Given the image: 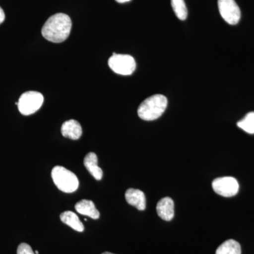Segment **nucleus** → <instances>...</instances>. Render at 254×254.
<instances>
[{
  "instance_id": "14",
  "label": "nucleus",
  "mask_w": 254,
  "mask_h": 254,
  "mask_svg": "<svg viewBox=\"0 0 254 254\" xmlns=\"http://www.w3.org/2000/svg\"><path fill=\"white\" fill-rule=\"evenodd\" d=\"M242 250L241 246L237 241L234 240H227L226 242L222 243L218 250H216L215 254H241Z\"/></svg>"
},
{
  "instance_id": "21",
  "label": "nucleus",
  "mask_w": 254,
  "mask_h": 254,
  "mask_svg": "<svg viewBox=\"0 0 254 254\" xmlns=\"http://www.w3.org/2000/svg\"><path fill=\"white\" fill-rule=\"evenodd\" d=\"M35 254H38V251H36V252H35Z\"/></svg>"
},
{
  "instance_id": "4",
  "label": "nucleus",
  "mask_w": 254,
  "mask_h": 254,
  "mask_svg": "<svg viewBox=\"0 0 254 254\" xmlns=\"http://www.w3.org/2000/svg\"><path fill=\"white\" fill-rule=\"evenodd\" d=\"M44 97L39 92L28 91L23 93L16 105L20 113L25 116L34 114L41 108Z\"/></svg>"
},
{
  "instance_id": "15",
  "label": "nucleus",
  "mask_w": 254,
  "mask_h": 254,
  "mask_svg": "<svg viewBox=\"0 0 254 254\" xmlns=\"http://www.w3.org/2000/svg\"><path fill=\"white\" fill-rule=\"evenodd\" d=\"M172 7L177 18L182 21L187 19L188 11L185 0H171Z\"/></svg>"
},
{
  "instance_id": "9",
  "label": "nucleus",
  "mask_w": 254,
  "mask_h": 254,
  "mask_svg": "<svg viewBox=\"0 0 254 254\" xmlns=\"http://www.w3.org/2000/svg\"><path fill=\"white\" fill-rule=\"evenodd\" d=\"M125 198L128 204L136 207L138 210H144L146 207L145 195L141 190L128 189L125 193Z\"/></svg>"
},
{
  "instance_id": "20",
  "label": "nucleus",
  "mask_w": 254,
  "mask_h": 254,
  "mask_svg": "<svg viewBox=\"0 0 254 254\" xmlns=\"http://www.w3.org/2000/svg\"><path fill=\"white\" fill-rule=\"evenodd\" d=\"M102 254H115L110 253V252H105V253H103Z\"/></svg>"
},
{
  "instance_id": "1",
  "label": "nucleus",
  "mask_w": 254,
  "mask_h": 254,
  "mask_svg": "<svg viewBox=\"0 0 254 254\" xmlns=\"http://www.w3.org/2000/svg\"><path fill=\"white\" fill-rule=\"evenodd\" d=\"M71 18L68 15L59 13L50 16L42 28V35L47 41L60 43L66 41L71 32Z\"/></svg>"
},
{
  "instance_id": "6",
  "label": "nucleus",
  "mask_w": 254,
  "mask_h": 254,
  "mask_svg": "<svg viewBox=\"0 0 254 254\" xmlns=\"http://www.w3.org/2000/svg\"><path fill=\"white\" fill-rule=\"evenodd\" d=\"M214 191L223 197L235 196L238 193V182L232 177H224L215 179L212 183Z\"/></svg>"
},
{
  "instance_id": "2",
  "label": "nucleus",
  "mask_w": 254,
  "mask_h": 254,
  "mask_svg": "<svg viewBox=\"0 0 254 254\" xmlns=\"http://www.w3.org/2000/svg\"><path fill=\"white\" fill-rule=\"evenodd\" d=\"M168 106V99L163 95H152L138 108V115L145 121H153L162 116Z\"/></svg>"
},
{
  "instance_id": "5",
  "label": "nucleus",
  "mask_w": 254,
  "mask_h": 254,
  "mask_svg": "<svg viewBox=\"0 0 254 254\" xmlns=\"http://www.w3.org/2000/svg\"><path fill=\"white\" fill-rule=\"evenodd\" d=\"M108 65L114 72L123 76L132 74L136 66V61L131 55L116 53H113L108 60Z\"/></svg>"
},
{
  "instance_id": "17",
  "label": "nucleus",
  "mask_w": 254,
  "mask_h": 254,
  "mask_svg": "<svg viewBox=\"0 0 254 254\" xmlns=\"http://www.w3.org/2000/svg\"><path fill=\"white\" fill-rule=\"evenodd\" d=\"M17 254H35V253L28 244L21 243L18 247Z\"/></svg>"
},
{
  "instance_id": "7",
  "label": "nucleus",
  "mask_w": 254,
  "mask_h": 254,
  "mask_svg": "<svg viewBox=\"0 0 254 254\" xmlns=\"http://www.w3.org/2000/svg\"><path fill=\"white\" fill-rule=\"evenodd\" d=\"M218 9L222 18L230 25L240 21L241 11L235 0H218Z\"/></svg>"
},
{
  "instance_id": "13",
  "label": "nucleus",
  "mask_w": 254,
  "mask_h": 254,
  "mask_svg": "<svg viewBox=\"0 0 254 254\" xmlns=\"http://www.w3.org/2000/svg\"><path fill=\"white\" fill-rule=\"evenodd\" d=\"M60 219L63 223L66 224L73 230L79 232L84 231V226L76 213L71 211L64 212L60 215Z\"/></svg>"
},
{
  "instance_id": "10",
  "label": "nucleus",
  "mask_w": 254,
  "mask_h": 254,
  "mask_svg": "<svg viewBox=\"0 0 254 254\" xmlns=\"http://www.w3.org/2000/svg\"><path fill=\"white\" fill-rule=\"evenodd\" d=\"M62 134L65 138L71 140H78L82 135V128L78 122L70 120L63 123L61 128Z\"/></svg>"
},
{
  "instance_id": "18",
  "label": "nucleus",
  "mask_w": 254,
  "mask_h": 254,
  "mask_svg": "<svg viewBox=\"0 0 254 254\" xmlns=\"http://www.w3.org/2000/svg\"><path fill=\"white\" fill-rule=\"evenodd\" d=\"M5 19V14L3 9L0 6V24L4 22Z\"/></svg>"
},
{
  "instance_id": "11",
  "label": "nucleus",
  "mask_w": 254,
  "mask_h": 254,
  "mask_svg": "<svg viewBox=\"0 0 254 254\" xmlns=\"http://www.w3.org/2000/svg\"><path fill=\"white\" fill-rule=\"evenodd\" d=\"M83 164H84V166L86 167L87 170L89 172L92 176L94 177L95 180H98V181L102 180L103 175V170L100 167H98V157L95 153H93V152L88 153L85 157Z\"/></svg>"
},
{
  "instance_id": "8",
  "label": "nucleus",
  "mask_w": 254,
  "mask_h": 254,
  "mask_svg": "<svg viewBox=\"0 0 254 254\" xmlns=\"http://www.w3.org/2000/svg\"><path fill=\"white\" fill-rule=\"evenodd\" d=\"M158 216L165 221L173 220L175 215V203L170 197H165L160 199L156 207Z\"/></svg>"
},
{
  "instance_id": "16",
  "label": "nucleus",
  "mask_w": 254,
  "mask_h": 254,
  "mask_svg": "<svg viewBox=\"0 0 254 254\" xmlns=\"http://www.w3.org/2000/svg\"><path fill=\"white\" fill-rule=\"evenodd\" d=\"M237 126L247 133L254 134V112H251L237 123Z\"/></svg>"
},
{
  "instance_id": "12",
  "label": "nucleus",
  "mask_w": 254,
  "mask_h": 254,
  "mask_svg": "<svg viewBox=\"0 0 254 254\" xmlns=\"http://www.w3.org/2000/svg\"><path fill=\"white\" fill-rule=\"evenodd\" d=\"M75 209L78 213L97 220L100 218V213L92 200L83 199L75 205Z\"/></svg>"
},
{
  "instance_id": "19",
  "label": "nucleus",
  "mask_w": 254,
  "mask_h": 254,
  "mask_svg": "<svg viewBox=\"0 0 254 254\" xmlns=\"http://www.w3.org/2000/svg\"><path fill=\"white\" fill-rule=\"evenodd\" d=\"M115 1H118L119 3H125L127 2V1H129L130 0H115Z\"/></svg>"
},
{
  "instance_id": "3",
  "label": "nucleus",
  "mask_w": 254,
  "mask_h": 254,
  "mask_svg": "<svg viewBox=\"0 0 254 254\" xmlns=\"http://www.w3.org/2000/svg\"><path fill=\"white\" fill-rule=\"evenodd\" d=\"M51 176L56 187L64 193H73L79 186L76 175L64 167H55L52 170Z\"/></svg>"
}]
</instances>
